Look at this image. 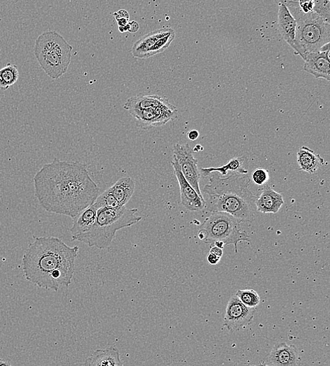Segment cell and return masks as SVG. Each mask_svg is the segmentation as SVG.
<instances>
[{"mask_svg": "<svg viewBox=\"0 0 330 366\" xmlns=\"http://www.w3.org/2000/svg\"><path fill=\"white\" fill-rule=\"evenodd\" d=\"M35 196L47 212L74 218L93 205L100 189L86 163L54 158L33 177Z\"/></svg>", "mask_w": 330, "mask_h": 366, "instance_id": "obj_1", "label": "cell"}, {"mask_svg": "<svg viewBox=\"0 0 330 366\" xmlns=\"http://www.w3.org/2000/svg\"><path fill=\"white\" fill-rule=\"evenodd\" d=\"M79 252L77 246L69 247L56 237H36L23 258L26 280L40 288L57 292L68 288L75 272Z\"/></svg>", "mask_w": 330, "mask_h": 366, "instance_id": "obj_2", "label": "cell"}, {"mask_svg": "<svg viewBox=\"0 0 330 366\" xmlns=\"http://www.w3.org/2000/svg\"><path fill=\"white\" fill-rule=\"evenodd\" d=\"M209 176V182L204 187V192L208 196L206 207L210 212H225L241 222L253 220L257 212V197L250 190L248 174L232 173L222 177L214 172Z\"/></svg>", "mask_w": 330, "mask_h": 366, "instance_id": "obj_3", "label": "cell"}, {"mask_svg": "<svg viewBox=\"0 0 330 366\" xmlns=\"http://www.w3.org/2000/svg\"><path fill=\"white\" fill-rule=\"evenodd\" d=\"M137 209L130 210L126 206L100 208L93 226L72 240L84 242L91 247L107 249L113 242L119 230L130 227L142 219L137 215Z\"/></svg>", "mask_w": 330, "mask_h": 366, "instance_id": "obj_4", "label": "cell"}, {"mask_svg": "<svg viewBox=\"0 0 330 366\" xmlns=\"http://www.w3.org/2000/svg\"><path fill=\"white\" fill-rule=\"evenodd\" d=\"M72 50L73 47L59 34L47 31L36 40L35 56L45 73L57 80L68 71Z\"/></svg>", "mask_w": 330, "mask_h": 366, "instance_id": "obj_5", "label": "cell"}, {"mask_svg": "<svg viewBox=\"0 0 330 366\" xmlns=\"http://www.w3.org/2000/svg\"><path fill=\"white\" fill-rule=\"evenodd\" d=\"M297 23L293 50L302 59L306 54L329 50L330 20L316 13L294 17Z\"/></svg>", "mask_w": 330, "mask_h": 366, "instance_id": "obj_6", "label": "cell"}, {"mask_svg": "<svg viewBox=\"0 0 330 366\" xmlns=\"http://www.w3.org/2000/svg\"><path fill=\"white\" fill-rule=\"evenodd\" d=\"M241 223L239 219L229 214L212 212L211 215L206 219L201 228L208 233V237L204 242L213 244L215 241L220 240L223 242L225 246L232 244L237 254L239 242L250 241L248 234L241 230Z\"/></svg>", "mask_w": 330, "mask_h": 366, "instance_id": "obj_7", "label": "cell"}, {"mask_svg": "<svg viewBox=\"0 0 330 366\" xmlns=\"http://www.w3.org/2000/svg\"><path fill=\"white\" fill-rule=\"evenodd\" d=\"M256 312V308L246 307L233 295L225 309L223 327L231 332L238 331L252 323Z\"/></svg>", "mask_w": 330, "mask_h": 366, "instance_id": "obj_8", "label": "cell"}, {"mask_svg": "<svg viewBox=\"0 0 330 366\" xmlns=\"http://www.w3.org/2000/svg\"><path fill=\"white\" fill-rule=\"evenodd\" d=\"M174 156L180 165L181 171L196 192L204 198L200 188L201 173L198 167V161L194 156V152L188 144H176L174 146Z\"/></svg>", "mask_w": 330, "mask_h": 366, "instance_id": "obj_9", "label": "cell"}, {"mask_svg": "<svg viewBox=\"0 0 330 366\" xmlns=\"http://www.w3.org/2000/svg\"><path fill=\"white\" fill-rule=\"evenodd\" d=\"M177 108L169 101L159 107L144 110L131 115L137 126L143 130L167 124L177 117Z\"/></svg>", "mask_w": 330, "mask_h": 366, "instance_id": "obj_10", "label": "cell"}, {"mask_svg": "<svg viewBox=\"0 0 330 366\" xmlns=\"http://www.w3.org/2000/svg\"><path fill=\"white\" fill-rule=\"evenodd\" d=\"M172 163L179 183L182 205L191 212H200L205 209L206 200L204 198L199 196L186 179L181 171L180 165L174 156Z\"/></svg>", "mask_w": 330, "mask_h": 366, "instance_id": "obj_11", "label": "cell"}, {"mask_svg": "<svg viewBox=\"0 0 330 366\" xmlns=\"http://www.w3.org/2000/svg\"><path fill=\"white\" fill-rule=\"evenodd\" d=\"M303 59L306 72L313 75L316 79L330 80L329 50L307 53Z\"/></svg>", "mask_w": 330, "mask_h": 366, "instance_id": "obj_12", "label": "cell"}, {"mask_svg": "<svg viewBox=\"0 0 330 366\" xmlns=\"http://www.w3.org/2000/svg\"><path fill=\"white\" fill-rule=\"evenodd\" d=\"M271 365L276 366H297L300 365V357L297 347L285 342L276 344L270 354Z\"/></svg>", "mask_w": 330, "mask_h": 366, "instance_id": "obj_13", "label": "cell"}, {"mask_svg": "<svg viewBox=\"0 0 330 366\" xmlns=\"http://www.w3.org/2000/svg\"><path fill=\"white\" fill-rule=\"evenodd\" d=\"M174 32L175 30L173 28L165 27L146 34L134 43L130 51L133 57L137 59H148L149 52L156 42Z\"/></svg>", "mask_w": 330, "mask_h": 366, "instance_id": "obj_14", "label": "cell"}, {"mask_svg": "<svg viewBox=\"0 0 330 366\" xmlns=\"http://www.w3.org/2000/svg\"><path fill=\"white\" fill-rule=\"evenodd\" d=\"M278 24L282 38L293 48L297 23L287 6L282 3H278Z\"/></svg>", "mask_w": 330, "mask_h": 366, "instance_id": "obj_15", "label": "cell"}, {"mask_svg": "<svg viewBox=\"0 0 330 366\" xmlns=\"http://www.w3.org/2000/svg\"><path fill=\"white\" fill-rule=\"evenodd\" d=\"M284 203L283 197L280 193L267 186L257 198L255 205L258 212L275 214L280 211Z\"/></svg>", "mask_w": 330, "mask_h": 366, "instance_id": "obj_16", "label": "cell"}, {"mask_svg": "<svg viewBox=\"0 0 330 366\" xmlns=\"http://www.w3.org/2000/svg\"><path fill=\"white\" fill-rule=\"evenodd\" d=\"M248 159L240 156L231 159L220 167L202 168L200 173L205 177L214 172L220 173L222 177H226L232 173L248 174Z\"/></svg>", "mask_w": 330, "mask_h": 366, "instance_id": "obj_17", "label": "cell"}, {"mask_svg": "<svg viewBox=\"0 0 330 366\" xmlns=\"http://www.w3.org/2000/svg\"><path fill=\"white\" fill-rule=\"evenodd\" d=\"M99 208L93 203L73 218L70 228L72 240L76 236L88 231L94 224Z\"/></svg>", "mask_w": 330, "mask_h": 366, "instance_id": "obj_18", "label": "cell"}, {"mask_svg": "<svg viewBox=\"0 0 330 366\" xmlns=\"http://www.w3.org/2000/svg\"><path fill=\"white\" fill-rule=\"evenodd\" d=\"M92 366H120L123 365L119 350L115 346L104 349H97L85 363Z\"/></svg>", "mask_w": 330, "mask_h": 366, "instance_id": "obj_19", "label": "cell"}, {"mask_svg": "<svg viewBox=\"0 0 330 366\" xmlns=\"http://www.w3.org/2000/svg\"><path fill=\"white\" fill-rule=\"evenodd\" d=\"M170 101L158 96L139 95L128 99L124 105V109L130 115L150 108L159 107Z\"/></svg>", "mask_w": 330, "mask_h": 366, "instance_id": "obj_20", "label": "cell"}, {"mask_svg": "<svg viewBox=\"0 0 330 366\" xmlns=\"http://www.w3.org/2000/svg\"><path fill=\"white\" fill-rule=\"evenodd\" d=\"M297 163L300 170L313 175L324 165V160L313 149L303 146L297 152Z\"/></svg>", "mask_w": 330, "mask_h": 366, "instance_id": "obj_21", "label": "cell"}, {"mask_svg": "<svg viewBox=\"0 0 330 366\" xmlns=\"http://www.w3.org/2000/svg\"><path fill=\"white\" fill-rule=\"evenodd\" d=\"M135 189V182L130 177L119 179L109 189L121 206H126L133 197Z\"/></svg>", "mask_w": 330, "mask_h": 366, "instance_id": "obj_22", "label": "cell"}, {"mask_svg": "<svg viewBox=\"0 0 330 366\" xmlns=\"http://www.w3.org/2000/svg\"><path fill=\"white\" fill-rule=\"evenodd\" d=\"M20 72L17 66L9 63L3 68L0 69V89H8L14 85L19 80Z\"/></svg>", "mask_w": 330, "mask_h": 366, "instance_id": "obj_23", "label": "cell"}, {"mask_svg": "<svg viewBox=\"0 0 330 366\" xmlns=\"http://www.w3.org/2000/svg\"><path fill=\"white\" fill-rule=\"evenodd\" d=\"M236 296L246 307L256 308L261 302L259 294L254 290L238 291Z\"/></svg>", "mask_w": 330, "mask_h": 366, "instance_id": "obj_24", "label": "cell"}, {"mask_svg": "<svg viewBox=\"0 0 330 366\" xmlns=\"http://www.w3.org/2000/svg\"><path fill=\"white\" fill-rule=\"evenodd\" d=\"M176 38V31L158 40L149 52V58L169 48Z\"/></svg>", "mask_w": 330, "mask_h": 366, "instance_id": "obj_25", "label": "cell"}, {"mask_svg": "<svg viewBox=\"0 0 330 366\" xmlns=\"http://www.w3.org/2000/svg\"><path fill=\"white\" fill-rule=\"evenodd\" d=\"M97 207L100 208H117L121 207L116 198L111 193L110 190L105 191L101 195H99L96 202L94 203Z\"/></svg>", "mask_w": 330, "mask_h": 366, "instance_id": "obj_26", "label": "cell"}, {"mask_svg": "<svg viewBox=\"0 0 330 366\" xmlns=\"http://www.w3.org/2000/svg\"><path fill=\"white\" fill-rule=\"evenodd\" d=\"M315 13L319 16L329 20L330 0H314Z\"/></svg>", "mask_w": 330, "mask_h": 366, "instance_id": "obj_27", "label": "cell"}, {"mask_svg": "<svg viewBox=\"0 0 330 366\" xmlns=\"http://www.w3.org/2000/svg\"><path fill=\"white\" fill-rule=\"evenodd\" d=\"M252 177L253 182L259 186H264L269 180L268 171L262 168H257Z\"/></svg>", "mask_w": 330, "mask_h": 366, "instance_id": "obj_28", "label": "cell"}, {"mask_svg": "<svg viewBox=\"0 0 330 366\" xmlns=\"http://www.w3.org/2000/svg\"><path fill=\"white\" fill-rule=\"evenodd\" d=\"M113 16L115 17V20L117 21L121 20V19H125L129 21V19H130V15L128 13L124 10H121L117 13H114L113 14Z\"/></svg>", "mask_w": 330, "mask_h": 366, "instance_id": "obj_29", "label": "cell"}, {"mask_svg": "<svg viewBox=\"0 0 330 366\" xmlns=\"http://www.w3.org/2000/svg\"><path fill=\"white\" fill-rule=\"evenodd\" d=\"M220 257L215 255L214 254H212V253H209L207 256V261L212 265H217L219 261H220Z\"/></svg>", "mask_w": 330, "mask_h": 366, "instance_id": "obj_30", "label": "cell"}, {"mask_svg": "<svg viewBox=\"0 0 330 366\" xmlns=\"http://www.w3.org/2000/svg\"><path fill=\"white\" fill-rule=\"evenodd\" d=\"M127 27H128V32H130L131 34L137 33L140 29L138 23L135 21L128 22L127 24Z\"/></svg>", "mask_w": 330, "mask_h": 366, "instance_id": "obj_31", "label": "cell"}, {"mask_svg": "<svg viewBox=\"0 0 330 366\" xmlns=\"http://www.w3.org/2000/svg\"><path fill=\"white\" fill-rule=\"evenodd\" d=\"M200 137V133L197 130L193 129L188 133V138L191 141H195Z\"/></svg>", "mask_w": 330, "mask_h": 366, "instance_id": "obj_32", "label": "cell"}, {"mask_svg": "<svg viewBox=\"0 0 330 366\" xmlns=\"http://www.w3.org/2000/svg\"><path fill=\"white\" fill-rule=\"evenodd\" d=\"M210 253H212V254H214L215 255L219 256V257H222L223 255V250L220 248H218L216 246H212L210 249Z\"/></svg>", "mask_w": 330, "mask_h": 366, "instance_id": "obj_33", "label": "cell"}, {"mask_svg": "<svg viewBox=\"0 0 330 366\" xmlns=\"http://www.w3.org/2000/svg\"><path fill=\"white\" fill-rule=\"evenodd\" d=\"M197 236L200 240L204 241L208 237V233L204 229L201 228L197 233Z\"/></svg>", "mask_w": 330, "mask_h": 366, "instance_id": "obj_34", "label": "cell"}, {"mask_svg": "<svg viewBox=\"0 0 330 366\" xmlns=\"http://www.w3.org/2000/svg\"><path fill=\"white\" fill-rule=\"evenodd\" d=\"M213 244L218 248H220L222 249H223V248L225 247V244L222 241H220V240H217V241H215Z\"/></svg>", "mask_w": 330, "mask_h": 366, "instance_id": "obj_35", "label": "cell"}, {"mask_svg": "<svg viewBox=\"0 0 330 366\" xmlns=\"http://www.w3.org/2000/svg\"><path fill=\"white\" fill-rule=\"evenodd\" d=\"M117 22L118 23L119 27H125L129 22L128 20H125V19H121V20H118Z\"/></svg>", "mask_w": 330, "mask_h": 366, "instance_id": "obj_36", "label": "cell"}, {"mask_svg": "<svg viewBox=\"0 0 330 366\" xmlns=\"http://www.w3.org/2000/svg\"><path fill=\"white\" fill-rule=\"evenodd\" d=\"M119 31L122 34L128 32L127 25L125 27H119Z\"/></svg>", "mask_w": 330, "mask_h": 366, "instance_id": "obj_37", "label": "cell"}, {"mask_svg": "<svg viewBox=\"0 0 330 366\" xmlns=\"http://www.w3.org/2000/svg\"><path fill=\"white\" fill-rule=\"evenodd\" d=\"M193 150L194 152H198L201 150H203V148H202V146L200 145H197Z\"/></svg>", "mask_w": 330, "mask_h": 366, "instance_id": "obj_38", "label": "cell"}, {"mask_svg": "<svg viewBox=\"0 0 330 366\" xmlns=\"http://www.w3.org/2000/svg\"><path fill=\"white\" fill-rule=\"evenodd\" d=\"M0 365H10V364L7 363L6 361L3 360L2 358H0Z\"/></svg>", "mask_w": 330, "mask_h": 366, "instance_id": "obj_39", "label": "cell"}]
</instances>
